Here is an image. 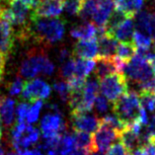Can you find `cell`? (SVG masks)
I'll return each instance as SVG.
<instances>
[{
    "mask_svg": "<svg viewBox=\"0 0 155 155\" xmlns=\"http://www.w3.org/2000/svg\"><path fill=\"white\" fill-rule=\"evenodd\" d=\"M65 31V21L58 17H35L30 15L29 32L30 39L48 48L61 41Z\"/></svg>",
    "mask_w": 155,
    "mask_h": 155,
    "instance_id": "1",
    "label": "cell"
},
{
    "mask_svg": "<svg viewBox=\"0 0 155 155\" xmlns=\"http://www.w3.org/2000/svg\"><path fill=\"white\" fill-rule=\"evenodd\" d=\"M54 70V63L48 59L44 48H31L21 62L18 74L23 78H34L39 73L51 75Z\"/></svg>",
    "mask_w": 155,
    "mask_h": 155,
    "instance_id": "2",
    "label": "cell"
},
{
    "mask_svg": "<svg viewBox=\"0 0 155 155\" xmlns=\"http://www.w3.org/2000/svg\"><path fill=\"white\" fill-rule=\"evenodd\" d=\"M112 105L114 114L128 124L137 120L140 109V102L137 93L130 90L120 96Z\"/></svg>",
    "mask_w": 155,
    "mask_h": 155,
    "instance_id": "3",
    "label": "cell"
},
{
    "mask_svg": "<svg viewBox=\"0 0 155 155\" xmlns=\"http://www.w3.org/2000/svg\"><path fill=\"white\" fill-rule=\"evenodd\" d=\"M100 81L99 88L101 92L111 103H114L120 96L128 91L127 79L122 72L117 71L102 78Z\"/></svg>",
    "mask_w": 155,
    "mask_h": 155,
    "instance_id": "4",
    "label": "cell"
},
{
    "mask_svg": "<svg viewBox=\"0 0 155 155\" xmlns=\"http://www.w3.org/2000/svg\"><path fill=\"white\" fill-rule=\"evenodd\" d=\"M122 73H124L127 79L137 82L138 84L149 80L154 75L150 63L137 54H134L130 61L124 64Z\"/></svg>",
    "mask_w": 155,
    "mask_h": 155,
    "instance_id": "5",
    "label": "cell"
},
{
    "mask_svg": "<svg viewBox=\"0 0 155 155\" xmlns=\"http://www.w3.org/2000/svg\"><path fill=\"white\" fill-rule=\"evenodd\" d=\"M117 138L118 132L100 119L99 127L92 135V151L100 154L104 153Z\"/></svg>",
    "mask_w": 155,
    "mask_h": 155,
    "instance_id": "6",
    "label": "cell"
},
{
    "mask_svg": "<svg viewBox=\"0 0 155 155\" xmlns=\"http://www.w3.org/2000/svg\"><path fill=\"white\" fill-rule=\"evenodd\" d=\"M51 86L39 78L24 82L23 89L21 91L22 98L29 101L30 103H34L37 100L48 99L51 95Z\"/></svg>",
    "mask_w": 155,
    "mask_h": 155,
    "instance_id": "7",
    "label": "cell"
},
{
    "mask_svg": "<svg viewBox=\"0 0 155 155\" xmlns=\"http://www.w3.org/2000/svg\"><path fill=\"white\" fill-rule=\"evenodd\" d=\"M66 130L61 113H51L46 115L41 120V131L44 138H48L54 134H62Z\"/></svg>",
    "mask_w": 155,
    "mask_h": 155,
    "instance_id": "8",
    "label": "cell"
},
{
    "mask_svg": "<svg viewBox=\"0 0 155 155\" xmlns=\"http://www.w3.org/2000/svg\"><path fill=\"white\" fill-rule=\"evenodd\" d=\"M65 0H39L31 12L35 17H58L61 14Z\"/></svg>",
    "mask_w": 155,
    "mask_h": 155,
    "instance_id": "9",
    "label": "cell"
},
{
    "mask_svg": "<svg viewBox=\"0 0 155 155\" xmlns=\"http://www.w3.org/2000/svg\"><path fill=\"white\" fill-rule=\"evenodd\" d=\"M15 41L16 36L12 25L0 18V51L8 56L14 50Z\"/></svg>",
    "mask_w": 155,
    "mask_h": 155,
    "instance_id": "10",
    "label": "cell"
},
{
    "mask_svg": "<svg viewBox=\"0 0 155 155\" xmlns=\"http://www.w3.org/2000/svg\"><path fill=\"white\" fill-rule=\"evenodd\" d=\"M71 123L74 130L93 132L99 127L100 119L87 113H75L71 114Z\"/></svg>",
    "mask_w": 155,
    "mask_h": 155,
    "instance_id": "11",
    "label": "cell"
},
{
    "mask_svg": "<svg viewBox=\"0 0 155 155\" xmlns=\"http://www.w3.org/2000/svg\"><path fill=\"white\" fill-rule=\"evenodd\" d=\"M98 46L97 39L91 40H78L73 46L72 55L80 58L92 59L97 56Z\"/></svg>",
    "mask_w": 155,
    "mask_h": 155,
    "instance_id": "12",
    "label": "cell"
},
{
    "mask_svg": "<svg viewBox=\"0 0 155 155\" xmlns=\"http://www.w3.org/2000/svg\"><path fill=\"white\" fill-rule=\"evenodd\" d=\"M95 62V77L98 80H101L108 75L115 73L118 71L117 69V62L114 56H96Z\"/></svg>",
    "mask_w": 155,
    "mask_h": 155,
    "instance_id": "13",
    "label": "cell"
},
{
    "mask_svg": "<svg viewBox=\"0 0 155 155\" xmlns=\"http://www.w3.org/2000/svg\"><path fill=\"white\" fill-rule=\"evenodd\" d=\"M96 10L92 16L93 23L97 27L105 26L107 23L109 16L114 9L113 0H96Z\"/></svg>",
    "mask_w": 155,
    "mask_h": 155,
    "instance_id": "14",
    "label": "cell"
},
{
    "mask_svg": "<svg viewBox=\"0 0 155 155\" xmlns=\"http://www.w3.org/2000/svg\"><path fill=\"white\" fill-rule=\"evenodd\" d=\"M97 56H114L116 54L118 41L113 36L105 33L103 36L97 38Z\"/></svg>",
    "mask_w": 155,
    "mask_h": 155,
    "instance_id": "15",
    "label": "cell"
},
{
    "mask_svg": "<svg viewBox=\"0 0 155 155\" xmlns=\"http://www.w3.org/2000/svg\"><path fill=\"white\" fill-rule=\"evenodd\" d=\"M96 29L97 27L95 24L87 21L81 25H76L71 29L70 35L77 40H91L96 38Z\"/></svg>",
    "mask_w": 155,
    "mask_h": 155,
    "instance_id": "16",
    "label": "cell"
},
{
    "mask_svg": "<svg viewBox=\"0 0 155 155\" xmlns=\"http://www.w3.org/2000/svg\"><path fill=\"white\" fill-rule=\"evenodd\" d=\"M134 21L132 18H127L122 24H120L111 33H107L115 38L117 41H130L134 34Z\"/></svg>",
    "mask_w": 155,
    "mask_h": 155,
    "instance_id": "17",
    "label": "cell"
},
{
    "mask_svg": "<svg viewBox=\"0 0 155 155\" xmlns=\"http://www.w3.org/2000/svg\"><path fill=\"white\" fill-rule=\"evenodd\" d=\"M118 138L122 142V144L124 146V148L127 149V152L137 148V146L139 145V134H137L134 130H131L130 124L120 132Z\"/></svg>",
    "mask_w": 155,
    "mask_h": 155,
    "instance_id": "18",
    "label": "cell"
},
{
    "mask_svg": "<svg viewBox=\"0 0 155 155\" xmlns=\"http://www.w3.org/2000/svg\"><path fill=\"white\" fill-rule=\"evenodd\" d=\"M14 110H15V100L11 98H4L0 105V118L2 119L4 124L9 127L14 122Z\"/></svg>",
    "mask_w": 155,
    "mask_h": 155,
    "instance_id": "19",
    "label": "cell"
},
{
    "mask_svg": "<svg viewBox=\"0 0 155 155\" xmlns=\"http://www.w3.org/2000/svg\"><path fill=\"white\" fill-rule=\"evenodd\" d=\"M137 51V47L132 41H120L116 50V56L124 62H128L134 58Z\"/></svg>",
    "mask_w": 155,
    "mask_h": 155,
    "instance_id": "20",
    "label": "cell"
},
{
    "mask_svg": "<svg viewBox=\"0 0 155 155\" xmlns=\"http://www.w3.org/2000/svg\"><path fill=\"white\" fill-rule=\"evenodd\" d=\"M95 61L87 58H75V71L74 75L78 77L86 78L94 70Z\"/></svg>",
    "mask_w": 155,
    "mask_h": 155,
    "instance_id": "21",
    "label": "cell"
},
{
    "mask_svg": "<svg viewBox=\"0 0 155 155\" xmlns=\"http://www.w3.org/2000/svg\"><path fill=\"white\" fill-rule=\"evenodd\" d=\"M127 18H130V17L127 16V13L124 12V10L115 8L111 12V14H110L107 23H106V25H105L106 32L111 33L113 30L116 29L120 24H122Z\"/></svg>",
    "mask_w": 155,
    "mask_h": 155,
    "instance_id": "22",
    "label": "cell"
},
{
    "mask_svg": "<svg viewBox=\"0 0 155 155\" xmlns=\"http://www.w3.org/2000/svg\"><path fill=\"white\" fill-rule=\"evenodd\" d=\"M72 137L77 148H86L92 151V135L89 132L82 130H74Z\"/></svg>",
    "mask_w": 155,
    "mask_h": 155,
    "instance_id": "23",
    "label": "cell"
},
{
    "mask_svg": "<svg viewBox=\"0 0 155 155\" xmlns=\"http://www.w3.org/2000/svg\"><path fill=\"white\" fill-rule=\"evenodd\" d=\"M96 0H84V1H82L80 10H79L77 15L84 22L89 21L90 19H92L93 14L96 10Z\"/></svg>",
    "mask_w": 155,
    "mask_h": 155,
    "instance_id": "24",
    "label": "cell"
},
{
    "mask_svg": "<svg viewBox=\"0 0 155 155\" xmlns=\"http://www.w3.org/2000/svg\"><path fill=\"white\" fill-rule=\"evenodd\" d=\"M139 102L140 106L147 111L154 113L155 110V93L146 90H140L139 93Z\"/></svg>",
    "mask_w": 155,
    "mask_h": 155,
    "instance_id": "25",
    "label": "cell"
},
{
    "mask_svg": "<svg viewBox=\"0 0 155 155\" xmlns=\"http://www.w3.org/2000/svg\"><path fill=\"white\" fill-rule=\"evenodd\" d=\"M134 16H135V28H137V31H139L149 36V34H148L149 12L148 11L139 10Z\"/></svg>",
    "mask_w": 155,
    "mask_h": 155,
    "instance_id": "26",
    "label": "cell"
},
{
    "mask_svg": "<svg viewBox=\"0 0 155 155\" xmlns=\"http://www.w3.org/2000/svg\"><path fill=\"white\" fill-rule=\"evenodd\" d=\"M74 71H75V58H69L64 62H62L61 66L59 67L58 75L62 80L66 81L67 79H69L71 76H73Z\"/></svg>",
    "mask_w": 155,
    "mask_h": 155,
    "instance_id": "27",
    "label": "cell"
},
{
    "mask_svg": "<svg viewBox=\"0 0 155 155\" xmlns=\"http://www.w3.org/2000/svg\"><path fill=\"white\" fill-rule=\"evenodd\" d=\"M132 41L135 45L137 48H144V47H151L153 40L151 39L150 36L143 34L139 31H135L132 34Z\"/></svg>",
    "mask_w": 155,
    "mask_h": 155,
    "instance_id": "28",
    "label": "cell"
},
{
    "mask_svg": "<svg viewBox=\"0 0 155 155\" xmlns=\"http://www.w3.org/2000/svg\"><path fill=\"white\" fill-rule=\"evenodd\" d=\"M144 0H127L124 11L130 18H134L139 10H141Z\"/></svg>",
    "mask_w": 155,
    "mask_h": 155,
    "instance_id": "29",
    "label": "cell"
},
{
    "mask_svg": "<svg viewBox=\"0 0 155 155\" xmlns=\"http://www.w3.org/2000/svg\"><path fill=\"white\" fill-rule=\"evenodd\" d=\"M43 101L41 100H37L33 103V106L31 108H29L28 114H27V122L28 124H34L36 123L38 119H39V115H40V111L41 107H43Z\"/></svg>",
    "mask_w": 155,
    "mask_h": 155,
    "instance_id": "30",
    "label": "cell"
},
{
    "mask_svg": "<svg viewBox=\"0 0 155 155\" xmlns=\"http://www.w3.org/2000/svg\"><path fill=\"white\" fill-rule=\"evenodd\" d=\"M54 88L58 94L59 95L60 99L62 102H66L67 98H68V93H69V89H68V85H67L66 81H60V82H55L54 84Z\"/></svg>",
    "mask_w": 155,
    "mask_h": 155,
    "instance_id": "31",
    "label": "cell"
},
{
    "mask_svg": "<svg viewBox=\"0 0 155 155\" xmlns=\"http://www.w3.org/2000/svg\"><path fill=\"white\" fill-rule=\"evenodd\" d=\"M24 81L22 80L21 76H18L14 79L13 81H11V83L8 86V92L11 96H18L21 93L22 89H23Z\"/></svg>",
    "mask_w": 155,
    "mask_h": 155,
    "instance_id": "32",
    "label": "cell"
},
{
    "mask_svg": "<svg viewBox=\"0 0 155 155\" xmlns=\"http://www.w3.org/2000/svg\"><path fill=\"white\" fill-rule=\"evenodd\" d=\"M82 4L81 0H65L64 8L69 15H77Z\"/></svg>",
    "mask_w": 155,
    "mask_h": 155,
    "instance_id": "33",
    "label": "cell"
},
{
    "mask_svg": "<svg viewBox=\"0 0 155 155\" xmlns=\"http://www.w3.org/2000/svg\"><path fill=\"white\" fill-rule=\"evenodd\" d=\"M94 106H95L96 110L99 113H105L109 109V101L103 94L102 95L98 94L97 97L95 98V101H94Z\"/></svg>",
    "mask_w": 155,
    "mask_h": 155,
    "instance_id": "34",
    "label": "cell"
},
{
    "mask_svg": "<svg viewBox=\"0 0 155 155\" xmlns=\"http://www.w3.org/2000/svg\"><path fill=\"white\" fill-rule=\"evenodd\" d=\"M105 155H127V151L124 148V146L122 144V142L119 141L109 146V148L105 151Z\"/></svg>",
    "mask_w": 155,
    "mask_h": 155,
    "instance_id": "35",
    "label": "cell"
},
{
    "mask_svg": "<svg viewBox=\"0 0 155 155\" xmlns=\"http://www.w3.org/2000/svg\"><path fill=\"white\" fill-rule=\"evenodd\" d=\"M29 104L26 103V102H22V103H19L16 109V117H17V120L18 122H24L27 118V114L29 111Z\"/></svg>",
    "mask_w": 155,
    "mask_h": 155,
    "instance_id": "36",
    "label": "cell"
},
{
    "mask_svg": "<svg viewBox=\"0 0 155 155\" xmlns=\"http://www.w3.org/2000/svg\"><path fill=\"white\" fill-rule=\"evenodd\" d=\"M142 155H155V139L147 141L140 145Z\"/></svg>",
    "mask_w": 155,
    "mask_h": 155,
    "instance_id": "37",
    "label": "cell"
},
{
    "mask_svg": "<svg viewBox=\"0 0 155 155\" xmlns=\"http://www.w3.org/2000/svg\"><path fill=\"white\" fill-rule=\"evenodd\" d=\"M148 34L153 41L155 40V10L149 12L148 17Z\"/></svg>",
    "mask_w": 155,
    "mask_h": 155,
    "instance_id": "38",
    "label": "cell"
},
{
    "mask_svg": "<svg viewBox=\"0 0 155 155\" xmlns=\"http://www.w3.org/2000/svg\"><path fill=\"white\" fill-rule=\"evenodd\" d=\"M137 120H138L139 123L141 124V126H147L148 124V118H147V114L144 108H142L140 106V109H139V113Z\"/></svg>",
    "mask_w": 155,
    "mask_h": 155,
    "instance_id": "39",
    "label": "cell"
},
{
    "mask_svg": "<svg viewBox=\"0 0 155 155\" xmlns=\"http://www.w3.org/2000/svg\"><path fill=\"white\" fill-rule=\"evenodd\" d=\"M6 59H7V55H5L3 52L0 51V81L3 79V75H4Z\"/></svg>",
    "mask_w": 155,
    "mask_h": 155,
    "instance_id": "40",
    "label": "cell"
},
{
    "mask_svg": "<svg viewBox=\"0 0 155 155\" xmlns=\"http://www.w3.org/2000/svg\"><path fill=\"white\" fill-rule=\"evenodd\" d=\"M70 52L67 50L66 48H61L58 51V60L60 63H62L65 61L66 59H68L70 58Z\"/></svg>",
    "mask_w": 155,
    "mask_h": 155,
    "instance_id": "41",
    "label": "cell"
},
{
    "mask_svg": "<svg viewBox=\"0 0 155 155\" xmlns=\"http://www.w3.org/2000/svg\"><path fill=\"white\" fill-rule=\"evenodd\" d=\"M113 3H114V7H115V8L124 10V6H126L127 0H113Z\"/></svg>",
    "mask_w": 155,
    "mask_h": 155,
    "instance_id": "42",
    "label": "cell"
},
{
    "mask_svg": "<svg viewBox=\"0 0 155 155\" xmlns=\"http://www.w3.org/2000/svg\"><path fill=\"white\" fill-rule=\"evenodd\" d=\"M147 130H148L155 137V114H153L152 117H151L150 123L148 124V128H147Z\"/></svg>",
    "mask_w": 155,
    "mask_h": 155,
    "instance_id": "43",
    "label": "cell"
},
{
    "mask_svg": "<svg viewBox=\"0 0 155 155\" xmlns=\"http://www.w3.org/2000/svg\"><path fill=\"white\" fill-rule=\"evenodd\" d=\"M91 153V150L86 148H77L76 147V150H75V155H90Z\"/></svg>",
    "mask_w": 155,
    "mask_h": 155,
    "instance_id": "44",
    "label": "cell"
},
{
    "mask_svg": "<svg viewBox=\"0 0 155 155\" xmlns=\"http://www.w3.org/2000/svg\"><path fill=\"white\" fill-rule=\"evenodd\" d=\"M17 151H18V154L17 155H34L33 150H29L27 148L20 149V150H17Z\"/></svg>",
    "mask_w": 155,
    "mask_h": 155,
    "instance_id": "45",
    "label": "cell"
},
{
    "mask_svg": "<svg viewBox=\"0 0 155 155\" xmlns=\"http://www.w3.org/2000/svg\"><path fill=\"white\" fill-rule=\"evenodd\" d=\"M127 155H142V153H141L140 148H135L134 150L130 151V152H127Z\"/></svg>",
    "mask_w": 155,
    "mask_h": 155,
    "instance_id": "46",
    "label": "cell"
},
{
    "mask_svg": "<svg viewBox=\"0 0 155 155\" xmlns=\"http://www.w3.org/2000/svg\"><path fill=\"white\" fill-rule=\"evenodd\" d=\"M33 152H34V155H45V153L43 152V150L40 149L39 147H37V148L33 149Z\"/></svg>",
    "mask_w": 155,
    "mask_h": 155,
    "instance_id": "47",
    "label": "cell"
},
{
    "mask_svg": "<svg viewBox=\"0 0 155 155\" xmlns=\"http://www.w3.org/2000/svg\"><path fill=\"white\" fill-rule=\"evenodd\" d=\"M2 135H3V127H2V122H1V119H0V139L2 138Z\"/></svg>",
    "mask_w": 155,
    "mask_h": 155,
    "instance_id": "48",
    "label": "cell"
},
{
    "mask_svg": "<svg viewBox=\"0 0 155 155\" xmlns=\"http://www.w3.org/2000/svg\"><path fill=\"white\" fill-rule=\"evenodd\" d=\"M4 98H5V97H4V96H3V95H2V94H1V93H0V105H1V103H2V101H3V100H4Z\"/></svg>",
    "mask_w": 155,
    "mask_h": 155,
    "instance_id": "49",
    "label": "cell"
},
{
    "mask_svg": "<svg viewBox=\"0 0 155 155\" xmlns=\"http://www.w3.org/2000/svg\"><path fill=\"white\" fill-rule=\"evenodd\" d=\"M0 155H4V149L0 146Z\"/></svg>",
    "mask_w": 155,
    "mask_h": 155,
    "instance_id": "50",
    "label": "cell"
},
{
    "mask_svg": "<svg viewBox=\"0 0 155 155\" xmlns=\"http://www.w3.org/2000/svg\"><path fill=\"white\" fill-rule=\"evenodd\" d=\"M90 155H100V153H97V152H92Z\"/></svg>",
    "mask_w": 155,
    "mask_h": 155,
    "instance_id": "51",
    "label": "cell"
},
{
    "mask_svg": "<svg viewBox=\"0 0 155 155\" xmlns=\"http://www.w3.org/2000/svg\"><path fill=\"white\" fill-rule=\"evenodd\" d=\"M7 155H17V154H15V153H13V152H9Z\"/></svg>",
    "mask_w": 155,
    "mask_h": 155,
    "instance_id": "52",
    "label": "cell"
},
{
    "mask_svg": "<svg viewBox=\"0 0 155 155\" xmlns=\"http://www.w3.org/2000/svg\"><path fill=\"white\" fill-rule=\"evenodd\" d=\"M153 41H154V47H155V40H154Z\"/></svg>",
    "mask_w": 155,
    "mask_h": 155,
    "instance_id": "53",
    "label": "cell"
},
{
    "mask_svg": "<svg viewBox=\"0 0 155 155\" xmlns=\"http://www.w3.org/2000/svg\"><path fill=\"white\" fill-rule=\"evenodd\" d=\"M81 1H84V0H81Z\"/></svg>",
    "mask_w": 155,
    "mask_h": 155,
    "instance_id": "54",
    "label": "cell"
},
{
    "mask_svg": "<svg viewBox=\"0 0 155 155\" xmlns=\"http://www.w3.org/2000/svg\"><path fill=\"white\" fill-rule=\"evenodd\" d=\"M154 113H155V110H154Z\"/></svg>",
    "mask_w": 155,
    "mask_h": 155,
    "instance_id": "55",
    "label": "cell"
},
{
    "mask_svg": "<svg viewBox=\"0 0 155 155\" xmlns=\"http://www.w3.org/2000/svg\"><path fill=\"white\" fill-rule=\"evenodd\" d=\"M154 1H155V0H154Z\"/></svg>",
    "mask_w": 155,
    "mask_h": 155,
    "instance_id": "56",
    "label": "cell"
}]
</instances>
